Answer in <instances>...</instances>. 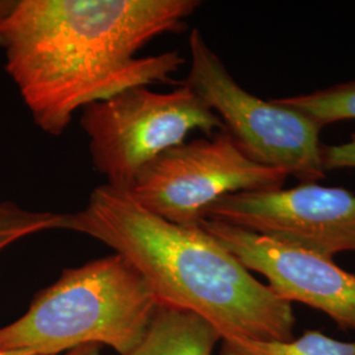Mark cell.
Segmentation results:
<instances>
[{"label": "cell", "mask_w": 355, "mask_h": 355, "mask_svg": "<svg viewBox=\"0 0 355 355\" xmlns=\"http://www.w3.org/2000/svg\"><path fill=\"white\" fill-rule=\"evenodd\" d=\"M61 229L110 246L140 272L159 305L202 316L223 340L293 338L292 304L255 279L200 225L168 223L129 192L103 184L85 208L62 215Z\"/></svg>", "instance_id": "cell-2"}, {"label": "cell", "mask_w": 355, "mask_h": 355, "mask_svg": "<svg viewBox=\"0 0 355 355\" xmlns=\"http://www.w3.org/2000/svg\"><path fill=\"white\" fill-rule=\"evenodd\" d=\"M209 218L333 258L355 252V193L302 183L283 190L243 191L223 196Z\"/></svg>", "instance_id": "cell-7"}, {"label": "cell", "mask_w": 355, "mask_h": 355, "mask_svg": "<svg viewBox=\"0 0 355 355\" xmlns=\"http://www.w3.org/2000/svg\"><path fill=\"white\" fill-rule=\"evenodd\" d=\"M58 355H102L101 345H82Z\"/></svg>", "instance_id": "cell-14"}, {"label": "cell", "mask_w": 355, "mask_h": 355, "mask_svg": "<svg viewBox=\"0 0 355 355\" xmlns=\"http://www.w3.org/2000/svg\"><path fill=\"white\" fill-rule=\"evenodd\" d=\"M221 341L220 331L208 320L159 305L142 340L128 355H212Z\"/></svg>", "instance_id": "cell-9"}, {"label": "cell", "mask_w": 355, "mask_h": 355, "mask_svg": "<svg viewBox=\"0 0 355 355\" xmlns=\"http://www.w3.org/2000/svg\"><path fill=\"white\" fill-rule=\"evenodd\" d=\"M189 46L190 71L182 83L220 117L242 152L254 162L286 170L303 183L325 178L320 124L275 99L263 101L241 87L199 29L191 32Z\"/></svg>", "instance_id": "cell-5"}, {"label": "cell", "mask_w": 355, "mask_h": 355, "mask_svg": "<svg viewBox=\"0 0 355 355\" xmlns=\"http://www.w3.org/2000/svg\"><path fill=\"white\" fill-rule=\"evenodd\" d=\"M221 355H355V343H345L306 330L299 338L290 341L223 340Z\"/></svg>", "instance_id": "cell-10"}, {"label": "cell", "mask_w": 355, "mask_h": 355, "mask_svg": "<svg viewBox=\"0 0 355 355\" xmlns=\"http://www.w3.org/2000/svg\"><path fill=\"white\" fill-rule=\"evenodd\" d=\"M61 214L31 211L12 202H0V253L29 236L61 229Z\"/></svg>", "instance_id": "cell-12"}, {"label": "cell", "mask_w": 355, "mask_h": 355, "mask_svg": "<svg viewBox=\"0 0 355 355\" xmlns=\"http://www.w3.org/2000/svg\"><path fill=\"white\" fill-rule=\"evenodd\" d=\"M287 177L286 170L254 162L224 129L158 155L142 167L129 195L150 214L192 227L223 196L282 189Z\"/></svg>", "instance_id": "cell-6"}, {"label": "cell", "mask_w": 355, "mask_h": 355, "mask_svg": "<svg viewBox=\"0 0 355 355\" xmlns=\"http://www.w3.org/2000/svg\"><path fill=\"white\" fill-rule=\"evenodd\" d=\"M199 225L242 266L263 275L279 299L309 305L340 328L355 329V275L330 258L209 218Z\"/></svg>", "instance_id": "cell-8"}, {"label": "cell", "mask_w": 355, "mask_h": 355, "mask_svg": "<svg viewBox=\"0 0 355 355\" xmlns=\"http://www.w3.org/2000/svg\"><path fill=\"white\" fill-rule=\"evenodd\" d=\"M159 303L140 272L114 253L66 268L20 318L0 328V352L58 355L82 345L128 355Z\"/></svg>", "instance_id": "cell-3"}, {"label": "cell", "mask_w": 355, "mask_h": 355, "mask_svg": "<svg viewBox=\"0 0 355 355\" xmlns=\"http://www.w3.org/2000/svg\"><path fill=\"white\" fill-rule=\"evenodd\" d=\"M16 0H0V21L12 11Z\"/></svg>", "instance_id": "cell-15"}, {"label": "cell", "mask_w": 355, "mask_h": 355, "mask_svg": "<svg viewBox=\"0 0 355 355\" xmlns=\"http://www.w3.org/2000/svg\"><path fill=\"white\" fill-rule=\"evenodd\" d=\"M324 170L355 168V135L347 142L331 146H322Z\"/></svg>", "instance_id": "cell-13"}, {"label": "cell", "mask_w": 355, "mask_h": 355, "mask_svg": "<svg viewBox=\"0 0 355 355\" xmlns=\"http://www.w3.org/2000/svg\"><path fill=\"white\" fill-rule=\"evenodd\" d=\"M80 127L92 165L110 187L129 192L142 167L183 144L192 130H224L220 117L184 83L170 92L149 86L124 89L86 105Z\"/></svg>", "instance_id": "cell-4"}, {"label": "cell", "mask_w": 355, "mask_h": 355, "mask_svg": "<svg viewBox=\"0 0 355 355\" xmlns=\"http://www.w3.org/2000/svg\"><path fill=\"white\" fill-rule=\"evenodd\" d=\"M198 0H16L0 49L35 124L58 137L78 110L124 89L173 83L178 51L136 54L186 26Z\"/></svg>", "instance_id": "cell-1"}, {"label": "cell", "mask_w": 355, "mask_h": 355, "mask_svg": "<svg viewBox=\"0 0 355 355\" xmlns=\"http://www.w3.org/2000/svg\"><path fill=\"white\" fill-rule=\"evenodd\" d=\"M0 355H35L28 352H0Z\"/></svg>", "instance_id": "cell-16"}, {"label": "cell", "mask_w": 355, "mask_h": 355, "mask_svg": "<svg viewBox=\"0 0 355 355\" xmlns=\"http://www.w3.org/2000/svg\"><path fill=\"white\" fill-rule=\"evenodd\" d=\"M275 101L306 114L321 127L343 120H355V80Z\"/></svg>", "instance_id": "cell-11"}]
</instances>
